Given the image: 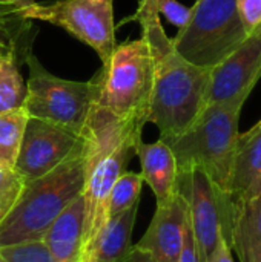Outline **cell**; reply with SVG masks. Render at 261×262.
Listing matches in <instances>:
<instances>
[{"label": "cell", "instance_id": "obj_1", "mask_svg": "<svg viewBox=\"0 0 261 262\" xmlns=\"http://www.w3.org/2000/svg\"><path fill=\"white\" fill-rule=\"evenodd\" d=\"M138 23L154 58V88L146 121L168 143L183 134L208 106L211 69L189 63L175 51L160 15Z\"/></svg>", "mask_w": 261, "mask_h": 262}, {"label": "cell", "instance_id": "obj_2", "mask_svg": "<svg viewBox=\"0 0 261 262\" xmlns=\"http://www.w3.org/2000/svg\"><path fill=\"white\" fill-rule=\"evenodd\" d=\"M86 169L83 143L49 173L25 184L22 195L0 223V249L42 239L55 218L83 193Z\"/></svg>", "mask_w": 261, "mask_h": 262}, {"label": "cell", "instance_id": "obj_3", "mask_svg": "<svg viewBox=\"0 0 261 262\" xmlns=\"http://www.w3.org/2000/svg\"><path fill=\"white\" fill-rule=\"evenodd\" d=\"M245 101L208 104L197 120L166 144L174 152L178 172L203 170L223 192L228 181Z\"/></svg>", "mask_w": 261, "mask_h": 262}, {"label": "cell", "instance_id": "obj_4", "mask_svg": "<svg viewBox=\"0 0 261 262\" xmlns=\"http://www.w3.org/2000/svg\"><path fill=\"white\" fill-rule=\"evenodd\" d=\"M94 78L97 81L94 106L122 118L146 121L154 88V58L145 37L117 45Z\"/></svg>", "mask_w": 261, "mask_h": 262}, {"label": "cell", "instance_id": "obj_5", "mask_svg": "<svg viewBox=\"0 0 261 262\" xmlns=\"http://www.w3.org/2000/svg\"><path fill=\"white\" fill-rule=\"evenodd\" d=\"M248 35L237 0H197L188 23L171 40L189 63L211 69L231 55Z\"/></svg>", "mask_w": 261, "mask_h": 262}, {"label": "cell", "instance_id": "obj_6", "mask_svg": "<svg viewBox=\"0 0 261 262\" xmlns=\"http://www.w3.org/2000/svg\"><path fill=\"white\" fill-rule=\"evenodd\" d=\"M28 66L26 98L23 107L28 117L68 127L78 135L95 104L97 81H74L52 75L38 58L28 51L25 55Z\"/></svg>", "mask_w": 261, "mask_h": 262}, {"label": "cell", "instance_id": "obj_7", "mask_svg": "<svg viewBox=\"0 0 261 262\" xmlns=\"http://www.w3.org/2000/svg\"><path fill=\"white\" fill-rule=\"evenodd\" d=\"M25 20L46 21L69 32L89 46L105 64L112 55L115 40L114 0H57L52 3L32 2L20 9Z\"/></svg>", "mask_w": 261, "mask_h": 262}, {"label": "cell", "instance_id": "obj_8", "mask_svg": "<svg viewBox=\"0 0 261 262\" xmlns=\"http://www.w3.org/2000/svg\"><path fill=\"white\" fill-rule=\"evenodd\" d=\"M175 187L188 201L189 226L200 258L211 262L223 236L229 246L237 204L200 169L178 172Z\"/></svg>", "mask_w": 261, "mask_h": 262}, {"label": "cell", "instance_id": "obj_9", "mask_svg": "<svg viewBox=\"0 0 261 262\" xmlns=\"http://www.w3.org/2000/svg\"><path fill=\"white\" fill-rule=\"evenodd\" d=\"M82 137L60 124L28 117L14 170L34 181L63 163L80 144Z\"/></svg>", "mask_w": 261, "mask_h": 262}, {"label": "cell", "instance_id": "obj_10", "mask_svg": "<svg viewBox=\"0 0 261 262\" xmlns=\"http://www.w3.org/2000/svg\"><path fill=\"white\" fill-rule=\"evenodd\" d=\"M140 141L142 140H129L123 143L120 147L98 160L86 172V183L82 193L85 201L82 255L94 246L102 230L105 229L109 220L108 207L111 190L117 178L123 172H126L125 169L129 164L131 158L135 155V147Z\"/></svg>", "mask_w": 261, "mask_h": 262}, {"label": "cell", "instance_id": "obj_11", "mask_svg": "<svg viewBox=\"0 0 261 262\" xmlns=\"http://www.w3.org/2000/svg\"><path fill=\"white\" fill-rule=\"evenodd\" d=\"M261 78V25L222 63L211 68L208 104L246 101Z\"/></svg>", "mask_w": 261, "mask_h": 262}, {"label": "cell", "instance_id": "obj_12", "mask_svg": "<svg viewBox=\"0 0 261 262\" xmlns=\"http://www.w3.org/2000/svg\"><path fill=\"white\" fill-rule=\"evenodd\" d=\"M189 230V207L183 193L175 192L165 201L157 203L155 213L142 236L134 244L149 253L155 262H175Z\"/></svg>", "mask_w": 261, "mask_h": 262}, {"label": "cell", "instance_id": "obj_13", "mask_svg": "<svg viewBox=\"0 0 261 262\" xmlns=\"http://www.w3.org/2000/svg\"><path fill=\"white\" fill-rule=\"evenodd\" d=\"M225 192L235 204L261 193V120L238 135Z\"/></svg>", "mask_w": 261, "mask_h": 262}, {"label": "cell", "instance_id": "obj_14", "mask_svg": "<svg viewBox=\"0 0 261 262\" xmlns=\"http://www.w3.org/2000/svg\"><path fill=\"white\" fill-rule=\"evenodd\" d=\"M85 201L77 196L45 232L42 241L57 262H78L83 244Z\"/></svg>", "mask_w": 261, "mask_h": 262}, {"label": "cell", "instance_id": "obj_15", "mask_svg": "<svg viewBox=\"0 0 261 262\" xmlns=\"http://www.w3.org/2000/svg\"><path fill=\"white\" fill-rule=\"evenodd\" d=\"M135 155L142 164L143 181L151 187L157 203L168 200L177 186L178 167L171 147L160 138L154 143L143 140L135 147Z\"/></svg>", "mask_w": 261, "mask_h": 262}, {"label": "cell", "instance_id": "obj_16", "mask_svg": "<svg viewBox=\"0 0 261 262\" xmlns=\"http://www.w3.org/2000/svg\"><path fill=\"white\" fill-rule=\"evenodd\" d=\"M138 204L108 220L94 246L80 256L78 262H122L132 243V230Z\"/></svg>", "mask_w": 261, "mask_h": 262}, {"label": "cell", "instance_id": "obj_17", "mask_svg": "<svg viewBox=\"0 0 261 262\" xmlns=\"http://www.w3.org/2000/svg\"><path fill=\"white\" fill-rule=\"evenodd\" d=\"M229 247L242 262H261V193L237 204Z\"/></svg>", "mask_w": 261, "mask_h": 262}, {"label": "cell", "instance_id": "obj_18", "mask_svg": "<svg viewBox=\"0 0 261 262\" xmlns=\"http://www.w3.org/2000/svg\"><path fill=\"white\" fill-rule=\"evenodd\" d=\"M26 121L25 107L0 112V170L14 169Z\"/></svg>", "mask_w": 261, "mask_h": 262}, {"label": "cell", "instance_id": "obj_19", "mask_svg": "<svg viewBox=\"0 0 261 262\" xmlns=\"http://www.w3.org/2000/svg\"><path fill=\"white\" fill-rule=\"evenodd\" d=\"M26 83L18 69L15 49L0 57V112L23 107Z\"/></svg>", "mask_w": 261, "mask_h": 262}, {"label": "cell", "instance_id": "obj_20", "mask_svg": "<svg viewBox=\"0 0 261 262\" xmlns=\"http://www.w3.org/2000/svg\"><path fill=\"white\" fill-rule=\"evenodd\" d=\"M143 183L145 181L142 173L137 172H123L117 178L109 196V207H108L109 218L117 216L126 212L128 209L134 207L135 204H138Z\"/></svg>", "mask_w": 261, "mask_h": 262}, {"label": "cell", "instance_id": "obj_21", "mask_svg": "<svg viewBox=\"0 0 261 262\" xmlns=\"http://www.w3.org/2000/svg\"><path fill=\"white\" fill-rule=\"evenodd\" d=\"M0 253L8 262H57L42 239L2 247Z\"/></svg>", "mask_w": 261, "mask_h": 262}, {"label": "cell", "instance_id": "obj_22", "mask_svg": "<svg viewBox=\"0 0 261 262\" xmlns=\"http://www.w3.org/2000/svg\"><path fill=\"white\" fill-rule=\"evenodd\" d=\"M25 184V180L14 169L0 170V223L12 210Z\"/></svg>", "mask_w": 261, "mask_h": 262}, {"label": "cell", "instance_id": "obj_23", "mask_svg": "<svg viewBox=\"0 0 261 262\" xmlns=\"http://www.w3.org/2000/svg\"><path fill=\"white\" fill-rule=\"evenodd\" d=\"M158 14L165 15L171 25H174L180 29L188 23V20L191 17V8L182 5L177 0H160L158 2Z\"/></svg>", "mask_w": 261, "mask_h": 262}, {"label": "cell", "instance_id": "obj_24", "mask_svg": "<svg viewBox=\"0 0 261 262\" xmlns=\"http://www.w3.org/2000/svg\"><path fill=\"white\" fill-rule=\"evenodd\" d=\"M237 8L246 31L254 32L261 25V0H237Z\"/></svg>", "mask_w": 261, "mask_h": 262}, {"label": "cell", "instance_id": "obj_25", "mask_svg": "<svg viewBox=\"0 0 261 262\" xmlns=\"http://www.w3.org/2000/svg\"><path fill=\"white\" fill-rule=\"evenodd\" d=\"M20 9L15 5H0V34L11 37L9 32L15 29V23L25 20L20 17Z\"/></svg>", "mask_w": 261, "mask_h": 262}, {"label": "cell", "instance_id": "obj_26", "mask_svg": "<svg viewBox=\"0 0 261 262\" xmlns=\"http://www.w3.org/2000/svg\"><path fill=\"white\" fill-rule=\"evenodd\" d=\"M175 262H203V259L200 258L198 249L195 246V241H194V236L191 232V226H189V230H188V235L185 239V246Z\"/></svg>", "mask_w": 261, "mask_h": 262}, {"label": "cell", "instance_id": "obj_27", "mask_svg": "<svg viewBox=\"0 0 261 262\" xmlns=\"http://www.w3.org/2000/svg\"><path fill=\"white\" fill-rule=\"evenodd\" d=\"M158 2L160 0H140L137 11L134 12L132 17H129L128 20H143V18H149V17H157L158 14Z\"/></svg>", "mask_w": 261, "mask_h": 262}, {"label": "cell", "instance_id": "obj_28", "mask_svg": "<svg viewBox=\"0 0 261 262\" xmlns=\"http://www.w3.org/2000/svg\"><path fill=\"white\" fill-rule=\"evenodd\" d=\"M231 247L228 246L225 236L218 241L217 247H215V252H214V256H212V261L211 262H234L232 259V253H231Z\"/></svg>", "mask_w": 261, "mask_h": 262}, {"label": "cell", "instance_id": "obj_29", "mask_svg": "<svg viewBox=\"0 0 261 262\" xmlns=\"http://www.w3.org/2000/svg\"><path fill=\"white\" fill-rule=\"evenodd\" d=\"M122 262H155V261H154V258H152L149 253H146V252H143V250L137 249V247L132 244V246H131V249L128 250V253L125 255V258L122 259Z\"/></svg>", "mask_w": 261, "mask_h": 262}, {"label": "cell", "instance_id": "obj_30", "mask_svg": "<svg viewBox=\"0 0 261 262\" xmlns=\"http://www.w3.org/2000/svg\"><path fill=\"white\" fill-rule=\"evenodd\" d=\"M9 38H11V37L0 34V57H2V55H5L6 52H9V51L15 49V46L12 45V41H11Z\"/></svg>", "mask_w": 261, "mask_h": 262}, {"label": "cell", "instance_id": "obj_31", "mask_svg": "<svg viewBox=\"0 0 261 262\" xmlns=\"http://www.w3.org/2000/svg\"><path fill=\"white\" fill-rule=\"evenodd\" d=\"M32 2H34V0H0V5H15V6L23 8V6L31 5Z\"/></svg>", "mask_w": 261, "mask_h": 262}, {"label": "cell", "instance_id": "obj_32", "mask_svg": "<svg viewBox=\"0 0 261 262\" xmlns=\"http://www.w3.org/2000/svg\"><path fill=\"white\" fill-rule=\"evenodd\" d=\"M0 262H8V261H6V258H5V256H3L2 253H0Z\"/></svg>", "mask_w": 261, "mask_h": 262}, {"label": "cell", "instance_id": "obj_33", "mask_svg": "<svg viewBox=\"0 0 261 262\" xmlns=\"http://www.w3.org/2000/svg\"><path fill=\"white\" fill-rule=\"evenodd\" d=\"M137 2H140V0H137Z\"/></svg>", "mask_w": 261, "mask_h": 262}]
</instances>
